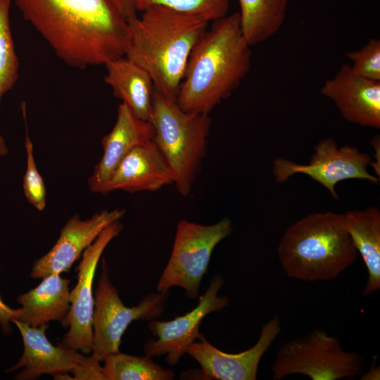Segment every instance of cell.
<instances>
[{"instance_id": "8", "label": "cell", "mask_w": 380, "mask_h": 380, "mask_svg": "<svg viewBox=\"0 0 380 380\" xmlns=\"http://www.w3.org/2000/svg\"><path fill=\"white\" fill-rule=\"evenodd\" d=\"M109 269L104 259L95 292L93 314L91 356L103 362L109 354L119 351L122 336L133 321L160 317L164 310L169 291L151 293L134 307H127L108 277Z\"/></svg>"}, {"instance_id": "2", "label": "cell", "mask_w": 380, "mask_h": 380, "mask_svg": "<svg viewBox=\"0 0 380 380\" xmlns=\"http://www.w3.org/2000/svg\"><path fill=\"white\" fill-rule=\"evenodd\" d=\"M250 47L239 12L213 21L190 53L177 104L184 111L208 115L248 73Z\"/></svg>"}, {"instance_id": "3", "label": "cell", "mask_w": 380, "mask_h": 380, "mask_svg": "<svg viewBox=\"0 0 380 380\" xmlns=\"http://www.w3.org/2000/svg\"><path fill=\"white\" fill-rule=\"evenodd\" d=\"M127 20L125 57L151 77L155 89L176 101L190 53L209 22L163 6H153Z\"/></svg>"}, {"instance_id": "28", "label": "cell", "mask_w": 380, "mask_h": 380, "mask_svg": "<svg viewBox=\"0 0 380 380\" xmlns=\"http://www.w3.org/2000/svg\"><path fill=\"white\" fill-rule=\"evenodd\" d=\"M127 20L137 16L136 0H113Z\"/></svg>"}, {"instance_id": "4", "label": "cell", "mask_w": 380, "mask_h": 380, "mask_svg": "<svg viewBox=\"0 0 380 380\" xmlns=\"http://www.w3.org/2000/svg\"><path fill=\"white\" fill-rule=\"evenodd\" d=\"M357 253L344 215L331 211L313 213L295 222L277 249L285 274L305 281L336 279L355 262Z\"/></svg>"}, {"instance_id": "7", "label": "cell", "mask_w": 380, "mask_h": 380, "mask_svg": "<svg viewBox=\"0 0 380 380\" xmlns=\"http://www.w3.org/2000/svg\"><path fill=\"white\" fill-rule=\"evenodd\" d=\"M232 230V221L227 217L209 225L180 220L170 259L157 284V291H169L171 287L179 286L185 291L189 298L196 299L214 248Z\"/></svg>"}, {"instance_id": "13", "label": "cell", "mask_w": 380, "mask_h": 380, "mask_svg": "<svg viewBox=\"0 0 380 380\" xmlns=\"http://www.w3.org/2000/svg\"><path fill=\"white\" fill-rule=\"evenodd\" d=\"M281 329V322L275 315L262 325L255 344L239 353L221 351L201 334L198 341H195L188 346L186 353L198 362L205 379L255 380L262 356L280 334Z\"/></svg>"}, {"instance_id": "29", "label": "cell", "mask_w": 380, "mask_h": 380, "mask_svg": "<svg viewBox=\"0 0 380 380\" xmlns=\"http://www.w3.org/2000/svg\"><path fill=\"white\" fill-rule=\"evenodd\" d=\"M371 145L374 147L375 150L374 154V162L371 163L372 167L374 169V171L376 175L379 177L380 175V139L379 135H376L371 140Z\"/></svg>"}, {"instance_id": "1", "label": "cell", "mask_w": 380, "mask_h": 380, "mask_svg": "<svg viewBox=\"0 0 380 380\" xmlns=\"http://www.w3.org/2000/svg\"><path fill=\"white\" fill-rule=\"evenodd\" d=\"M28 21L70 66L105 65L125 56L127 19L113 0H14Z\"/></svg>"}, {"instance_id": "6", "label": "cell", "mask_w": 380, "mask_h": 380, "mask_svg": "<svg viewBox=\"0 0 380 380\" xmlns=\"http://www.w3.org/2000/svg\"><path fill=\"white\" fill-rule=\"evenodd\" d=\"M364 357L345 350L338 337L314 329L284 343L272 366V379L302 374L311 380H338L362 373Z\"/></svg>"}, {"instance_id": "22", "label": "cell", "mask_w": 380, "mask_h": 380, "mask_svg": "<svg viewBox=\"0 0 380 380\" xmlns=\"http://www.w3.org/2000/svg\"><path fill=\"white\" fill-rule=\"evenodd\" d=\"M102 367L103 380H172L174 372L164 369L151 357L122 353H110L104 358Z\"/></svg>"}, {"instance_id": "30", "label": "cell", "mask_w": 380, "mask_h": 380, "mask_svg": "<svg viewBox=\"0 0 380 380\" xmlns=\"http://www.w3.org/2000/svg\"><path fill=\"white\" fill-rule=\"evenodd\" d=\"M379 377H380L379 367H377L376 365V362L374 361L369 369L361 376L360 379L374 380V379H380Z\"/></svg>"}, {"instance_id": "12", "label": "cell", "mask_w": 380, "mask_h": 380, "mask_svg": "<svg viewBox=\"0 0 380 380\" xmlns=\"http://www.w3.org/2000/svg\"><path fill=\"white\" fill-rule=\"evenodd\" d=\"M224 284L220 275H215L204 292L199 297L197 306L182 316L170 321L151 319L148 329L156 340H148L144 344L145 355L151 357L165 355L167 363L175 366L186 353L188 346L201 334L199 327L208 314L219 312L229 305V298L218 296Z\"/></svg>"}, {"instance_id": "31", "label": "cell", "mask_w": 380, "mask_h": 380, "mask_svg": "<svg viewBox=\"0 0 380 380\" xmlns=\"http://www.w3.org/2000/svg\"><path fill=\"white\" fill-rule=\"evenodd\" d=\"M8 153V149L6 146L4 137L0 134V156H6Z\"/></svg>"}, {"instance_id": "17", "label": "cell", "mask_w": 380, "mask_h": 380, "mask_svg": "<svg viewBox=\"0 0 380 380\" xmlns=\"http://www.w3.org/2000/svg\"><path fill=\"white\" fill-rule=\"evenodd\" d=\"M150 121L138 118L124 103L118 108L112 130L101 140L103 155L88 179L89 190L99 193L121 160L134 148L153 141Z\"/></svg>"}, {"instance_id": "26", "label": "cell", "mask_w": 380, "mask_h": 380, "mask_svg": "<svg viewBox=\"0 0 380 380\" xmlns=\"http://www.w3.org/2000/svg\"><path fill=\"white\" fill-rule=\"evenodd\" d=\"M353 71L369 80L380 81V40L370 39L360 49L346 53Z\"/></svg>"}, {"instance_id": "9", "label": "cell", "mask_w": 380, "mask_h": 380, "mask_svg": "<svg viewBox=\"0 0 380 380\" xmlns=\"http://www.w3.org/2000/svg\"><path fill=\"white\" fill-rule=\"evenodd\" d=\"M371 156L352 146L338 147L333 138L320 140L307 164H300L283 157L274 160L272 175L277 182H286L296 174L310 177L327 189L333 198L338 196L336 185L346 179H362L378 183L379 178L367 170Z\"/></svg>"}, {"instance_id": "11", "label": "cell", "mask_w": 380, "mask_h": 380, "mask_svg": "<svg viewBox=\"0 0 380 380\" xmlns=\"http://www.w3.org/2000/svg\"><path fill=\"white\" fill-rule=\"evenodd\" d=\"M123 229L120 220L106 227L85 249L76 267L78 281L70 291V309L61 321L68 329L63 338L57 344L89 355L92 350L93 314L94 298L93 281L99 260L108 243L118 236Z\"/></svg>"}, {"instance_id": "14", "label": "cell", "mask_w": 380, "mask_h": 380, "mask_svg": "<svg viewBox=\"0 0 380 380\" xmlns=\"http://www.w3.org/2000/svg\"><path fill=\"white\" fill-rule=\"evenodd\" d=\"M125 214V209L115 208L98 212L86 220H81L78 215L72 216L61 229L51 250L33 263L31 277L43 279L52 274L68 272L100 233Z\"/></svg>"}, {"instance_id": "20", "label": "cell", "mask_w": 380, "mask_h": 380, "mask_svg": "<svg viewBox=\"0 0 380 380\" xmlns=\"http://www.w3.org/2000/svg\"><path fill=\"white\" fill-rule=\"evenodd\" d=\"M343 215L347 231L368 272L363 290V295L368 296L380 289V211L370 206Z\"/></svg>"}, {"instance_id": "5", "label": "cell", "mask_w": 380, "mask_h": 380, "mask_svg": "<svg viewBox=\"0 0 380 380\" xmlns=\"http://www.w3.org/2000/svg\"><path fill=\"white\" fill-rule=\"evenodd\" d=\"M150 122L153 141L174 175V184L186 197L206 155L210 118L208 114L183 110L155 89Z\"/></svg>"}, {"instance_id": "21", "label": "cell", "mask_w": 380, "mask_h": 380, "mask_svg": "<svg viewBox=\"0 0 380 380\" xmlns=\"http://www.w3.org/2000/svg\"><path fill=\"white\" fill-rule=\"evenodd\" d=\"M289 0H238L242 33L250 46L263 42L281 29Z\"/></svg>"}, {"instance_id": "25", "label": "cell", "mask_w": 380, "mask_h": 380, "mask_svg": "<svg viewBox=\"0 0 380 380\" xmlns=\"http://www.w3.org/2000/svg\"><path fill=\"white\" fill-rule=\"evenodd\" d=\"M23 113L25 125L26 170L23 177V191L27 202L39 211H43L46 205V193L44 179L39 174L33 152L27 125L25 105L23 104Z\"/></svg>"}, {"instance_id": "18", "label": "cell", "mask_w": 380, "mask_h": 380, "mask_svg": "<svg viewBox=\"0 0 380 380\" xmlns=\"http://www.w3.org/2000/svg\"><path fill=\"white\" fill-rule=\"evenodd\" d=\"M104 65L107 70L104 82L111 87L113 95L138 118L150 121L155 87L149 74L125 56Z\"/></svg>"}, {"instance_id": "23", "label": "cell", "mask_w": 380, "mask_h": 380, "mask_svg": "<svg viewBox=\"0 0 380 380\" xmlns=\"http://www.w3.org/2000/svg\"><path fill=\"white\" fill-rule=\"evenodd\" d=\"M11 0H0V98L15 84L19 61L12 37L9 11Z\"/></svg>"}, {"instance_id": "10", "label": "cell", "mask_w": 380, "mask_h": 380, "mask_svg": "<svg viewBox=\"0 0 380 380\" xmlns=\"http://www.w3.org/2000/svg\"><path fill=\"white\" fill-rule=\"evenodd\" d=\"M13 322L18 328L24 345L18 362L8 369L11 372L25 368L15 376V379H37L45 374L56 379L72 372V379L75 380H103L102 366L91 355H84L58 344L53 346L46 336L48 324L33 327L17 320Z\"/></svg>"}, {"instance_id": "27", "label": "cell", "mask_w": 380, "mask_h": 380, "mask_svg": "<svg viewBox=\"0 0 380 380\" xmlns=\"http://www.w3.org/2000/svg\"><path fill=\"white\" fill-rule=\"evenodd\" d=\"M20 308L12 309L6 305L0 297V324L2 331L8 334L11 331L10 322H13L20 313Z\"/></svg>"}, {"instance_id": "24", "label": "cell", "mask_w": 380, "mask_h": 380, "mask_svg": "<svg viewBox=\"0 0 380 380\" xmlns=\"http://www.w3.org/2000/svg\"><path fill=\"white\" fill-rule=\"evenodd\" d=\"M230 0H136L137 11L163 6L210 22L227 15Z\"/></svg>"}, {"instance_id": "19", "label": "cell", "mask_w": 380, "mask_h": 380, "mask_svg": "<svg viewBox=\"0 0 380 380\" xmlns=\"http://www.w3.org/2000/svg\"><path fill=\"white\" fill-rule=\"evenodd\" d=\"M70 280L60 274L42 279L34 289L19 296L21 312L15 320L33 327L48 324L50 321H62L70 306Z\"/></svg>"}, {"instance_id": "16", "label": "cell", "mask_w": 380, "mask_h": 380, "mask_svg": "<svg viewBox=\"0 0 380 380\" xmlns=\"http://www.w3.org/2000/svg\"><path fill=\"white\" fill-rule=\"evenodd\" d=\"M175 184L174 175L153 141L132 149L119 163L100 194L156 191Z\"/></svg>"}, {"instance_id": "15", "label": "cell", "mask_w": 380, "mask_h": 380, "mask_svg": "<svg viewBox=\"0 0 380 380\" xmlns=\"http://www.w3.org/2000/svg\"><path fill=\"white\" fill-rule=\"evenodd\" d=\"M320 93L334 103L346 120L380 128V81L363 77L343 64L324 82Z\"/></svg>"}]
</instances>
